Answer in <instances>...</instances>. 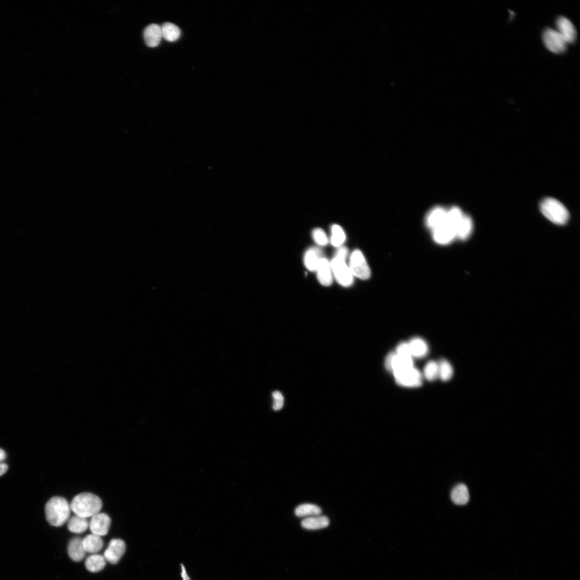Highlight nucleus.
Segmentation results:
<instances>
[{"label":"nucleus","instance_id":"cd10ccee","mask_svg":"<svg viewBox=\"0 0 580 580\" xmlns=\"http://www.w3.org/2000/svg\"><path fill=\"white\" fill-rule=\"evenodd\" d=\"M313 236L317 243L321 246L327 244L328 240L325 232L320 229H317L313 232Z\"/></svg>","mask_w":580,"mask_h":580},{"label":"nucleus","instance_id":"f257e3e1","mask_svg":"<svg viewBox=\"0 0 580 580\" xmlns=\"http://www.w3.org/2000/svg\"><path fill=\"white\" fill-rule=\"evenodd\" d=\"M102 506L101 499L90 493L79 494L73 498L70 504L71 510L75 515L86 519L100 512Z\"/></svg>","mask_w":580,"mask_h":580},{"label":"nucleus","instance_id":"393cba45","mask_svg":"<svg viewBox=\"0 0 580 580\" xmlns=\"http://www.w3.org/2000/svg\"><path fill=\"white\" fill-rule=\"evenodd\" d=\"M438 363L439 370V378L442 381L447 382L452 378L454 370L452 366L448 361L442 359Z\"/></svg>","mask_w":580,"mask_h":580},{"label":"nucleus","instance_id":"f8f14e48","mask_svg":"<svg viewBox=\"0 0 580 580\" xmlns=\"http://www.w3.org/2000/svg\"><path fill=\"white\" fill-rule=\"evenodd\" d=\"M319 282L322 285L328 286L332 282V273L329 261L325 258L320 260L316 271Z\"/></svg>","mask_w":580,"mask_h":580},{"label":"nucleus","instance_id":"ddd939ff","mask_svg":"<svg viewBox=\"0 0 580 580\" xmlns=\"http://www.w3.org/2000/svg\"><path fill=\"white\" fill-rule=\"evenodd\" d=\"M86 552L82 544V539L75 537L71 540L68 546V554L72 560L75 562H81L85 555Z\"/></svg>","mask_w":580,"mask_h":580},{"label":"nucleus","instance_id":"2f4dec72","mask_svg":"<svg viewBox=\"0 0 580 580\" xmlns=\"http://www.w3.org/2000/svg\"><path fill=\"white\" fill-rule=\"evenodd\" d=\"M8 469V466L6 464L0 463V477L5 474Z\"/></svg>","mask_w":580,"mask_h":580},{"label":"nucleus","instance_id":"9b49d317","mask_svg":"<svg viewBox=\"0 0 580 580\" xmlns=\"http://www.w3.org/2000/svg\"><path fill=\"white\" fill-rule=\"evenodd\" d=\"M144 36L148 47L150 48L158 47L163 38L161 27L155 24L148 26L144 31Z\"/></svg>","mask_w":580,"mask_h":580},{"label":"nucleus","instance_id":"6ab92c4d","mask_svg":"<svg viewBox=\"0 0 580 580\" xmlns=\"http://www.w3.org/2000/svg\"><path fill=\"white\" fill-rule=\"evenodd\" d=\"M106 565V560L104 556L93 554L86 559L85 565L86 568L91 572H99L102 570Z\"/></svg>","mask_w":580,"mask_h":580},{"label":"nucleus","instance_id":"5701e85b","mask_svg":"<svg viewBox=\"0 0 580 580\" xmlns=\"http://www.w3.org/2000/svg\"><path fill=\"white\" fill-rule=\"evenodd\" d=\"M161 28L163 37L168 41H175L180 37L181 31L176 25L171 23H165Z\"/></svg>","mask_w":580,"mask_h":580},{"label":"nucleus","instance_id":"f03ea898","mask_svg":"<svg viewBox=\"0 0 580 580\" xmlns=\"http://www.w3.org/2000/svg\"><path fill=\"white\" fill-rule=\"evenodd\" d=\"M71 511L68 501L60 497L52 498L46 506L47 520L51 525L56 527H59L69 520Z\"/></svg>","mask_w":580,"mask_h":580},{"label":"nucleus","instance_id":"473e14b6","mask_svg":"<svg viewBox=\"0 0 580 580\" xmlns=\"http://www.w3.org/2000/svg\"><path fill=\"white\" fill-rule=\"evenodd\" d=\"M182 576L183 577V579H184V580H190L189 576H188V575L187 574L185 567L184 566H183L182 565Z\"/></svg>","mask_w":580,"mask_h":580},{"label":"nucleus","instance_id":"423d86ee","mask_svg":"<svg viewBox=\"0 0 580 580\" xmlns=\"http://www.w3.org/2000/svg\"><path fill=\"white\" fill-rule=\"evenodd\" d=\"M349 267L353 276L363 280L368 279L370 276L369 266L363 253L359 250H355L352 253Z\"/></svg>","mask_w":580,"mask_h":580},{"label":"nucleus","instance_id":"7c9ffc66","mask_svg":"<svg viewBox=\"0 0 580 580\" xmlns=\"http://www.w3.org/2000/svg\"><path fill=\"white\" fill-rule=\"evenodd\" d=\"M395 354L396 353H395V352L392 351V352H390L388 354V355L386 356L385 362V366L386 370H388L389 372H392V363L393 359L394 356L395 355Z\"/></svg>","mask_w":580,"mask_h":580},{"label":"nucleus","instance_id":"4468645a","mask_svg":"<svg viewBox=\"0 0 580 580\" xmlns=\"http://www.w3.org/2000/svg\"><path fill=\"white\" fill-rule=\"evenodd\" d=\"M82 544L86 553L96 554L102 550L103 541L101 537L92 533L84 537Z\"/></svg>","mask_w":580,"mask_h":580},{"label":"nucleus","instance_id":"aec40b11","mask_svg":"<svg viewBox=\"0 0 580 580\" xmlns=\"http://www.w3.org/2000/svg\"><path fill=\"white\" fill-rule=\"evenodd\" d=\"M90 523L87 519L73 516L69 521L68 529L73 533H82L89 528Z\"/></svg>","mask_w":580,"mask_h":580},{"label":"nucleus","instance_id":"a878e982","mask_svg":"<svg viewBox=\"0 0 580 580\" xmlns=\"http://www.w3.org/2000/svg\"><path fill=\"white\" fill-rule=\"evenodd\" d=\"M346 240V235L340 226L334 225L332 227L331 242L333 246L339 247Z\"/></svg>","mask_w":580,"mask_h":580},{"label":"nucleus","instance_id":"4be33fe9","mask_svg":"<svg viewBox=\"0 0 580 580\" xmlns=\"http://www.w3.org/2000/svg\"><path fill=\"white\" fill-rule=\"evenodd\" d=\"M321 512L322 510L319 506L310 503L301 504L295 509V514L299 518L316 517Z\"/></svg>","mask_w":580,"mask_h":580},{"label":"nucleus","instance_id":"72a5a7b5","mask_svg":"<svg viewBox=\"0 0 580 580\" xmlns=\"http://www.w3.org/2000/svg\"><path fill=\"white\" fill-rule=\"evenodd\" d=\"M6 457L5 451L2 449H0V462L4 461L6 459Z\"/></svg>","mask_w":580,"mask_h":580},{"label":"nucleus","instance_id":"bb28decb","mask_svg":"<svg viewBox=\"0 0 580 580\" xmlns=\"http://www.w3.org/2000/svg\"><path fill=\"white\" fill-rule=\"evenodd\" d=\"M424 375L429 381H434L438 378L439 377L438 363L434 361L429 362L426 365Z\"/></svg>","mask_w":580,"mask_h":580},{"label":"nucleus","instance_id":"39448f33","mask_svg":"<svg viewBox=\"0 0 580 580\" xmlns=\"http://www.w3.org/2000/svg\"><path fill=\"white\" fill-rule=\"evenodd\" d=\"M397 384L407 388H416L422 385V374L414 367L393 371Z\"/></svg>","mask_w":580,"mask_h":580},{"label":"nucleus","instance_id":"a211bd4d","mask_svg":"<svg viewBox=\"0 0 580 580\" xmlns=\"http://www.w3.org/2000/svg\"><path fill=\"white\" fill-rule=\"evenodd\" d=\"M473 221L472 219L464 214L460 220L457 230V238L465 240L468 239L473 231Z\"/></svg>","mask_w":580,"mask_h":580},{"label":"nucleus","instance_id":"b1692460","mask_svg":"<svg viewBox=\"0 0 580 580\" xmlns=\"http://www.w3.org/2000/svg\"><path fill=\"white\" fill-rule=\"evenodd\" d=\"M413 367V360L411 356H399L395 354L392 363V372L397 370H404Z\"/></svg>","mask_w":580,"mask_h":580},{"label":"nucleus","instance_id":"20e7f679","mask_svg":"<svg viewBox=\"0 0 580 580\" xmlns=\"http://www.w3.org/2000/svg\"><path fill=\"white\" fill-rule=\"evenodd\" d=\"M544 216L557 225H564L569 219V214L567 209L560 201L552 198L544 199L540 206Z\"/></svg>","mask_w":580,"mask_h":580},{"label":"nucleus","instance_id":"9d476101","mask_svg":"<svg viewBox=\"0 0 580 580\" xmlns=\"http://www.w3.org/2000/svg\"><path fill=\"white\" fill-rule=\"evenodd\" d=\"M556 31L563 37L567 44L573 43L577 36L576 29L571 20L565 17H559L556 23Z\"/></svg>","mask_w":580,"mask_h":580},{"label":"nucleus","instance_id":"7ed1b4c3","mask_svg":"<svg viewBox=\"0 0 580 580\" xmlns=\"http://www.w3.org/2000/svg\"><path fill=\"white\" fill-rule=\"evenodd\" d=\"M348 255V249L346 247H341L330 263L332 273L334 275L337 282L345 287L351 286L353 281V276L346 262Z\"/></svg>","mask_w":580,"mask_h":580},{"label":"nucleus","instance_id":"1a4fd4ad","mask_svg":"<svg viewBox=\"0 0 580 580\" xmlns=\"http://www.w3.org/2000/svg\"><path fill=\"white\" fill-rule=\"evenodd\" d=\"M126 550L124 542L120 539L111 540L104 553L106 561L112 564H116L124 555Z\"/></svg>","mask_w":580,"mask_h":580},{"label":"nucleus","instance_id":"dca6fc26","mask_svg":"<svg viewBox=\"0 0 580 580\" xmlns=\"http://www.w3.org/2000/svg\"><path fill=\"white\" fill-rule=\"evenodd\" d=\"M410 352L412 357L422 358L428 353V347L423 339L418 338L412 339L409 343Z\"/></svg>","mask_w":580,"mask_h":580},{"label":"nucleus","instance_id":"0eeeda50","mask_svg":"<svg viewBox=\"0 0 580 580\" xmlns=\"http://www.w3.org/2000/svg\"><path fill=\"white\" fill-rule=\"evenodd\" d=\"M543 40L545 47L553 53L562 54L566 51L567 42L556 30L546 29L543 32Z\"/></svg>","mask_w":580,"mask_h":580},{"label":"nucleus","instance_id":"c756f323","mask_svg":"<svg viewBox=\"0 0 580 580\" xmlns=\"http://www.w3.org/2000/svg\"><path fill=\"white\" fill-rule=\"evenodd\" d=\"M395 353L397 355L399 356H411L410 349L408 343L405 342H401L399 344L396 348ZM413 358V357H412Z\"/></svg>","mask_w":580,"mask_h":580},{"label":"nucleus","instance_id":"412c9836","mask_svg":"<svg viewBox=\"0 0 580 580\" xmlns=\"http://www.w3.org/2000/svg\"><path fill=\"white\" fill-rule=\"evenodd\" d=\"M321 253L317 249L313 248L308 250L305 256V264L307 269L311 272H315L317 270L320 260Z\"/></svg>","mask_w":580,"mask_h":580},{"label":"nucleus","instance_id":"c85d7f7f","mask_svg":"<svg viewBox=\"0 0 580 580\" xmlns=\"http://www.w3.org/2000/svg\"><path fill=\"white\" fill-rule=\"evenodd\" d=\"M274 399L273 409L279 411L282 409L284 406V397L280 392L275 391L273 393Z\"/></svg>","mask_w":580,"mask_h":580},{"label":"nucleus","instance_id":"f3484780","mask_svg":"<svg viewBox=\"0 0 580 580\" xmlns=\"http://www.w3.org/2000/svg\"><path fill=\"white\" fill-rule=\"evenodd\" d=\"M451 499L454 503L459 506L467 504L470 499V495L467 486L460 483L457 485L451 494Z\"/></svg>","mask_w":580,"mask_h":580},{"label":"nucleus","instance_id":"6e6552de","mask_svg":"<svg viewBox=\"0 0 580 580\" xmlns=\"http://www.w3.org/2000/svg\"><path fill=\"white\" fill-rule=\"evenodd\" d=\"M111 520L108 515L99 512L93 516L89 527L93 534L102 537L108 533Z\"/></svg>","mask_w":580,"mask_h":580},{"label":"nucleus","instance_id":"2eb2a0df","mask_svg":"<svg viewBox=\"0 0 580 580\" xmlns=\"http://www.w3.org/2000/svg\"><path fill=\"white\" fill-rule=\"evenodd\" d=\"M329 520L324 516H316L309 517L302 522V527L309 530H319L327 528L329 524Z\"/></svg>","mask_w":580,"mask_h":580}]
</instances>
